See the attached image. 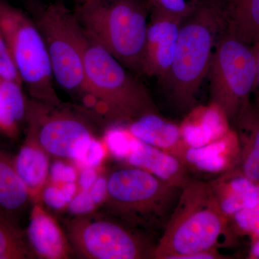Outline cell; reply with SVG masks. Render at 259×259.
Instances as JSON below:
<instances>
[{
	"instance_id": "7c38bea8",
	"label": "cell",
	"mask_w": 259,
	"mask_h": 259,
	"mask_svg": "<svg viewBox=\"0 0 259 259\" xmlns=\"http://www.w3.org/2000/svg\"><path fill=\"white\" fill-rule=\"evenodd\" d=\"M239 152L238 136L231 130L223 137L201 147H189L182 142L171 154L189 171L219 176L236 166Z\"/></svg>"
},
{
	"instance_id": "6da1fadb",
	"label": "cell",
	"mask_w": 259,
	"mask_h": 259,
	"mask_svg": "<svg viewBox=\"0 0 259 259\" xmlns=\"http://www.w3.org/2000/svg\"><path fill=\"white\" fill-rule=\"evenodd\" d=\"M224 28L220 0L201 1L182 22L171 66L160 81L167 100L177 112L187 113L195 107L214 46Z\"/></svg>"
},
{
	"instance_id": "4fadbf2b",
	"label": "cell",
	"mask_w": 259,
	"mask_h": 259,
	"mask_svg": "<svg viewBox=\"0 0 259 259\" xmlns=\"http://www.w3.org/2000/svg\"><path fill=\"white\" fill-rule=\"evenodd\" d=\"M26 236L32 253L38 258L66 259L72 253L67 236L40 204L32 207Z\"/></svg>"
},
{
	"instance_id": "603a6c76",
	"label": "cell",
	"mask_w": 259,
	"mask_h": 259,
	"mask_svg": "<svg viewBox=\"0 0 259 259\" xmlns=\"http://www.w3.org/2000/svg\"><path fill=\"white\" fill-rule=\"evenodd\" d=\"M35 258L24 233L15 220L0 212V259Z\"/></svg>"
},
{
	"instance_id": "3957f363",
	"label": "cell",
	"mask_w": 259,
	"mask_h": 259,
	"mask_svg": "<svg viewBox=\"0 0 259 259\" xmlns=\"http://www.w3.org/2000/svg\"><path fill=\"white\" fill-rule=\"evenodd\" d=\"M218 205L209 182L191 179L180 197L153 253L155 259H182L212 249L233 232Z\"/></svg>"
},
{
	"instance_id": "9a60e30c",
	"label": "cell",
	"mask_w": 259,
	"mask_h": 259,
	"mask_svg": "<svg viewBox=\"0 0 259 259\" xmlns=\"http://www.w3.org/2000/svg\"><path fill=\"white\" fill-rule=\"evenodd\" d=\"M221 212L230 219L237 212L259 204V183L236 168L209 182Z\"/></svg>"
},
{
	"instance_id": "52a82bcc",
	"label": "cell",
	"mask_w": 259,
	"mask_h": 259,
	"mask_svg": "<svg viewBox=\"0 0 259 259\" xmlns=\"http://www.w3.org/2000/svg\"><path fill=\"white\" fill-rule=\"evenodd\" d=\"M0 29L32 99L54 106L64 105L54 88L47 47L31 16L7 0H0Z\"/></svg>"
},
{
	"instance_id": "1f68e13d",
	"label": "cell",
	"mask_w": 259,
	"mask_h": 259,
	"mask_svg": "<svg viewBox=\"0 0 259 259\" xmlns=\"http://www.w3.org/2000/svg\"><path fill=\"white\" fill-rule=\"evenodd\" d=\"M90 192L97 205L103 204L107 194V178L104 177H97V180L90 188Z\"/></svg>"
},
{
	"instance_id": "5b68a950",
	"label": "cell",
	"mask_w": 259,
	"mask_h": 259,
	"mask_svg": "<svg viewBox=\"0 0 259 259\" xmlns=\"http://www.w3.org/2000/svg\"><path fill=\"white\" fill-rule=\"evenodd\" d=\"M182 188L130 166L107 177L103 212L154 236L163 233Z\"/></svg>"
},
{
	"instance_id": "8fae6325",
	"label": "cell",
	"mask_w": 259,
	"mask_h": 259,
	"mask_svg": "<svg viewBox=\"0 0 259 259\" xmlns=\"http://www.w3.org/2000/svg\"><path fill=\"white\" fill-rule=\"evenodd\" d=\"M185 19L151 8L146 38V75L161 81L173 61L180 27Z\"/></svg>"
},
{
	"instance_id": "836d02e7",
	"label": "cell",
	"mask_w": 259,
	"mask_h": 259,
	"mask_svg": "<svg viewBox=\"0 0 259 259\" xmlns=\"http://www.w3.org/2000/svg\"><path fill=\"white\" fill-rule=\"evenodd\" d=\"M66 198V202L69 204L70 201L74 198L75 194H76V190H77V185L76 182H69V183H65L61 187Z\"/></svg>"
},
{
	"instance_id": "d4e9b609",
	"label": "cell",
	"mask_w": 259,
	"mask_h": 259,
	"mask_svg": "<svg viewBox=\"0 0 259 259\" xmlns=\"http://www.w3.org/2000/svg\"><path fill=\"white\" fill-rule=\"evenodd\" d=\"M132 138V135L127 130L115 127L107 131L104 143L114 158L123 161L128 154Z\"/></svg>"
},
{
	"instance_id": "d6a6232c",
	"label": "cell",
	"mask_w": 259,
	"mask_h": 259,
	"mask_svg": "<svg viewBox=\"0 0 259 259\" xmlns=\"http://www.w3.org/2000/svg\"><path fill=\"white\" fill-rule=\"evenodd\" d=\"M97 177L98 176L95 168L85 167L81 168L79 177V185L81 190H90Z\"/></svg>"
},
{
	"instance_id": "cb8c5ba5",
	"label": "cell",
	"mask_w": 259,
	"mask_h": 259,
	"mask_svg": "<svg viewBox=\"0 0 259 259\" xmlns=\"http://www.w3.org/2000/svg\"><path fill=\"white\" fill-rule=\"evenodd\" d=\"M229 221L233 232L248 235L253 241L259 238V204L235 213Z\"/></svg>"
},
{
	"instance_id": "e575fe53",
	"label": "cell",
	"mask_w": 259,
	"mask_h": 259,
	"mask_svg": "<svg viewBox=\"0 0 259 259\" xmlns=\"http://www.w3.org/2000/svg\"><path fill=\"white\" fill-rule=\"evenodd\" d=\"M254 51L255 59H256V80H255V85L253 92H256V105L255 107L259 109V44H255L253 47Z\"/></svg>"
},
{
	"instance_id": "d590c367",
	"label": "cell",
	"mask_w": 259,
	"mask_h": 259,
	"mask_svg": "<svg viewBox=\"0 0 259 259\" xmlns=\"http://www.w3.org/2000/svg\"><path fill=\"white\" fill-rule=\"evenodd\" d=\"M251 249H250V258H259V238L253 241Z\"/></svg>"
},
{
	"instance_id": "d6986e66",
	"label": "cell",
	"mask_w": 259,
	"mask_h": 259,
	"mask_svg": "<svg viewBox=\"0 0 259 259\" xmlns=\"http://www.w3.org/2000/svg\"><path fill=\"white\" fill-rule=\"evenodd\" d=\"M127 131L136 139L171 153L182 144L180 127L158 113L143 115L129 122Z\"/></svg>"
},
{
	"instance_id": "4316f807",
	"label": "cell",
	"mask_w": 259,
	"mask_h": 259,
	"mask_svg": "<svg viewBox=\"0 0 259 259\" xmlns=\"http://www.w3.org/2000/svg\"><path fill=\"white\" fill-rule=\"evenodd\" d=\"M0 76L23 85V81L15 66L8 44L0 29Z\"/></svg>"
},
{
	"instance_id": "5bb4252c",
	"label": "cell",
	"mask_w": 259,
	"mask_h": 259,
	"mask_svg": "<svg viewBox=\"0 0 259 259\" xmlns=\"http://www.w3.org/2000/svg\"><path fill=\"white\" fill-rule=\"evenodd\" d=\"M123 161L130 166L145 170L180 188L191 180L190 171L178 158L134 136L131 139L128 154Z\"/></svg>"
},
{
	"instance_id": "e0dca14e",
	"label": "cell",
	"mask_w": 259,
	"mask_h": 259,
	"mask_svg": "<svg viewBox=\"0 0 259 259\" xmlns=\"http://www.w3.org/2000/svg\"><path fill=\"white\" fill-rule=\"evenodd\" d=\"M225 30L250 47L259 44V0H220Z\"/></svg>"
},
{
	"instance_id": "ac0fdd59",
	"label": "cell",
	"mask_w": 259,
	"mask_h": 259,
	"mask_svg": "<svg viewBox=\"0 0 259 259\" xmlns=\"http://www.w3.org/2000/svg\"><path fill=\"white\" fill-rule=\"evenodd\" d=\"M240 152L236 168L259 183V109L250 105L238 117Z\"/></svg>"
},
{
	"instance_id": "484cf974",
	"label": "cell",
	"mask_w": 259,
	"mask_h": 259,
	"mask_svg": "<svg viewBox=\"0 0 259 259\" xmlns=\"http://www.w3.org/2000/svg\"><path fill=\"white\" fill-rule=\"evenodd\" d=\"M148 5L149 8L182 19L189 16L197 6L191 0H148Z\"/></svg>"
},
{
	"instance_id": "4dcf8cb0",
	"label": "cell",
	"mask_w": 259,
	"mask_h": 259,
	"mask_svg": "<svg viewBox=\"0 0 259 259\" xmlns=\"http://www.w3.org/2000/svg\"><path fill=\"white\" fill-rule=\"evenodd\" d=\"M42 199L48 207L55 210H60L68 204L62 190L56 185L46 187L42 192Z\"/></svg>"
},
{
	"instance_id": "9c48e42d",
	"label": "cell",
	"mask_w": 259,
	"mask_h": 259,
	"mask_svg": "<svg viewBox=\"0 0 259 259\" xmlns=\"http://www.w3.org/2000/svg\"><path fill=\"white\" fill-rule=\"evenodd\" d=\"M256 71L253 47L223 29L209 66V104L218 107L229 122L236 124L250 105Z\"/></svg>"
},
{
	"instance_id": "7a4b0ae2",
	"label": "cell",
	"mask_w": 259,
	"mask_h": 259,
	"mask_svg": "<svg viewBox=\"0 0 259 259\" xmlns=\"http://www.w3.org/2000/svg\"><path fill=\"white\" fill-rule=\"evenodd\" d=\"M83 62L82 102L107 124L130 122L143 115L158 113L144 83L89 36Z\"/></svg>"
},
{
	"instance_id": "ffe728a7",
	"label": "cell",
	"mask_w": 259,
	"mask_h": 259,
	"mask_svg": "<svg viewBox=\"0 0 259 259\" xmlns=\"http://www.w3.org/2000/svg\"><path fill=\"white\" fill-rule=\"evenodd\" d=\"M31 197L15 169L14 158L0 149V212L16 219Z\"/></svg>"
},
{
	"instance_id": "f1b7e54d",
	"label": "cell",
	"mask_w": 259,
	"mask_h": 259,
	"mask_svg": "<svg viewBox=\"0 0 259 259\" xmlns=\"http://www.w3.org/2000/svg\"><path fill=\"white\" fill-rule=\"evenodd\" d=\"M107 151L105 143L96 139V137L93 138L79 168H97L100 166L105 159Z\"/></svg>"
},
{
	"instance_id": "44dd1931",
	"label": "cell",
	"mask_w": 259,
	"mask_h": 259,
	"mask_svg": "<svg viewBox=\"0 0 259 259\" xmlns=\"http://www.w3.org/2000/svg\"><path fill=\"white\" fill-rule=\"evenodd\" d=\"M14 163L18 176L33 199L45 185L49 175V154L26 137L14 158Z\"/></svg>"
},
{
	"instance_id": "277c9868",
	"label": "cell",
	"mask_w": 259,
	"mask_h": 259,
	"mask_svg": "<svg viewBox=\"0 0 259 259\" xmlns=\"http://www.w3.org/2000/svg\"><path fill=\"white\" fill-rule=\"evenodd\" d=\"M148 8L142 0H85L74 12L90 38L131 72L146 75Z\"/></svg>"
},
{
	"instance_id": "2e32d148",
	"label": "cell",
	"mask_w": 259,
	"mask_h": 259,
	"mask_svg": "<svg viewBox=\"0 0 259 259\" xmlns=\"http://www.w3.org/2000/svg\"><path fill=\"white\" fill-rule=\"evenodd\" d=\"M226 116L215 105L194 107L180 126L182 142L192 148L210 144L231 131Z\"/></svg>"
},
{
	"instance_id": "30bf717a",
	"label": "cell",
	"mask_w": 259,
	"mask_h": 259,
	"mask_svg": "<svg viewBox=\"0 0 259 259\" xmlns=\"http://www.w3.org/2000/svg\"><path fill=\"white\" fill-rule=\"evenodd\" d=\"M26 137L49 155L70 159L80 166L92 139L93 124L82 113L34 100L27 102Z\"/></svg>"
},
{
	"instance_id": "ba28073f",
	"label": "cell",
	"mask_w": 259,
	"mask_h": 259,
	"mask_svg": "<svg viewBox=\"0 0 259 259\" xmlns=\"http://www.w3.org/2000/svg\"><path fill=\"white\" fill-rule=\"evenodd\" d=\"M66 229L71 248L82 258H153L158 241L104 212L76 216Z\"/></svg>"
},
{
	"instance_id": "83f0119b",
	"label": "cell",
	"mask_w": 259,
	"mask_h": 259,
	"mask_svg": "<svg viewBox=\"0 0 259 259\" xmlns=\"http://www.w3.org/2000/svg\"><path fill=\"white\" fill-rule=\"evenodd\" d=\"M49 175L51 182L54 184L76 182L77 180V171L72 165L57 160L54 161L49 168Z\"/></svg>"
},
{
	"instance_id": "8d00e7d4",
	"label": "cell",
	"mask_w": 259,
	"mask_h": 259,
	"mask_svg": "<svg viewBox=\"0 0 259 259\" xmlns=\"http://www.w3.org/2000/svg\"><path fill=\"white\" fill-rule=\"evenodd\" d=\"M192 2L194 3V4L198 5L199 3H200L202 0H192Z\"/></svg>"
},
{
	"instance_id": "8992f818",
	"label": "cell",
	"mask_w": 259,
	"mask_h": 259,
	"mask_svg": "<svg viewBox=\"0 0 259 259\" xmlns=\"http://www.w3.org/2000/svg\"><path fill=\"white\" fill-rule=\"evenodd\" d=\"M28 10L47 47L54 79L68 93L82 98L88 36L74 10L61 2L44 4L35 0Z\"/></svg>"
},
{
	"instance_id": "7402d4cb",
	"label": "cell",
	"mask_w": 259,
	"mask_h": 259,
	"mask_svg": "<svg viewBox=\"0 0 259 259\" xmlns=\"http://www.w3.org/2000/svg\"><path fill=\"white\" fill-rule=\"evenodd\" d=\"M26 108L22 84L0 76V131L16 137L25 120Z\"/></svg>"
},
{
	"instance_id": "f546056e",
	"label": "cell",
	"mask_w": 259,
	"mask_h": 259,
	"mask_svg": "<svg viewBox=\"0 0 259 259\" xmlns=\"http://www.w3.org/2000/svg\"><path fill=\"white\" fill-rule=\"evenodd\" d=\"M90 190H81L79 193L74 196L68 204V209L73 215L80 216L93 212L96 207Z\"/></svg>"
},
{
	"instance_id": "74e56055",
	"label": "cell",
	"mask_w": 259,
	"mask_h": 259,
	"mask_svg": "<svg viewBox=\"0 0 259 259\" xmlns=\"http://www.w3.org/2000/svg\"><path fill=\"white\" fill-rule=\"evenodd\" d=\"M78 2H79V3H82V2L83 1H85V0H77Z\"/></svg>"
}]
</instances>
